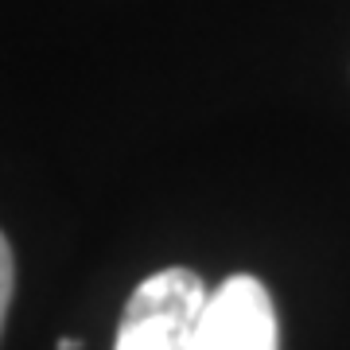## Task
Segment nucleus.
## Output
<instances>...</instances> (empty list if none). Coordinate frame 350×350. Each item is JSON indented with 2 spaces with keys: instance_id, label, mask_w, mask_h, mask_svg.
<instances>
[{
  "instance_id": "f257e3e1",
  "label": "nucleus",
  "mask_w": 350,
  "mask_h": 350,
  "mask_svg": "<svg viewBox=\"0 0 350 350\" xmlns=\"http://www.w3.org/2000/svg\"><path fill=\"white\" fill-rule=\"evenodd\" d=\"M211 300L195 269H160L129 296L113 350H187Z\"/></svg>"
},
{
  "instance_id": "f03ea898",
  "label": "nucleus",
  "mask_w": 350,
  "mask_h": 350,
  "mask_svg": "<svg viewBox=\"0 0 350 350\" xmlns=\"http://www.w3.org/2000/svg\"><path fill=\"white\" fill-rule=\"evenodd\" d=\"M187 350H280L269 288L257 276H230L211 292Z\"/></svg>"
},
{
  "instance_id": "7ed1b4c3",
  "label": "nucleus",
  "mask_w": 350,
  "mask_h": 350,
  "mask_svg": "<svg viewBox=\"0 0 350 350\" xmlns=\"http://www.w3.org/2000/svg\"><path fill=\"white\" fill-rule=\"evenodd\" d=\"M12 284H16V265L8 238L0 234V331H4V315H8V300H12Z\"/></svg>"
}]
</instances>
